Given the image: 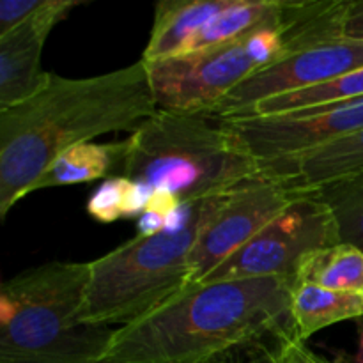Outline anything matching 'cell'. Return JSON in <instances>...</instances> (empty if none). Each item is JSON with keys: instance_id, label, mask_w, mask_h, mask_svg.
I'll use <instances>...</instances> for the list:
<instances>
[{"instance_id": "14", "label": "cell", "mask_w": 363, "mask_h": 363, "mask_svg": "<svg viewBox=\"0 0 363 363\" xmlns=\"http://www.w3.org/2000/svg\"><path fill=\"white\" fill-rule=\"evenodd\" d=\"M358 318H363V294L323 289L293 277L291 284L293 332L289 339L305 342L321 330Z\"/></svg>"}, {"instance_id": "21", "label": "cell", "mask_w": 363, "mask_h": 363, "mask_svg": "<svg viewBox=\"0 0 363 363\" xmlns=\"http://www.w3.org/2000/svg\"><path fill=\"white\" fill-rule=\"evenodd\" d=\"M48 0H2L0 2V35L30 20Z\"/></svg>"}, {"instance_id": "11", "label": "cell", "mask_w": 363, "mask_h": 363, "mask_svg": "<svg viewBox=\"0 0 363 363\" xmlns=\"http://www.w3.org/2000/svg\"><path fill=\"white\" fill-rule=\"evenodd\" d=\"M80 6L74 0H48L41 11L14 30L0 35V110L20 105L45 84L43 48L50 32Z\"/></svg>"}, {"instance_id": "15", "label": "cell", "mask_w": 363, "mask_h": 363, "mask_svg": "<svg viewBox=\"0 0 363 363\" xmlns=\"http://www.w3.org/2000/svg\"><path fill=\"white\" fill-rule=\"evenodd\" d=\"M130 142H89V144L74 145L59 156L48 169L45 170L34 191L46 188L73 186V184L92 183L103 177H113L116 172H123L126 165Z\"/></svg>"}, {"instance_id": "1", "label": "cell", "mask_w": 363, "mask_h": 363, "mask_svg": "<svg viewBox=\"0 0 363 363\" xmlns=\"http://www.w3.org/2000/svg\"><path fill=\"white\" fill-rule=\"evenodd\" d=\"M158 112L144 60L91 78L46 73L20 105L0 110V216L32 194L67 149L116 131L133 133Z\"/></svg>"}, {"instance_id": "23", "label": "cell", "mask_w": 363, "mask_h": 363, "mask_svg": "<svg viewBox=\"0 0 363 363\" xmlns=\"http://www.w3.org/2000/svg\"><path fill=\"white\" fill-rule=\"evenodd\" d=\"M340 34L347 39L363 41V0H346Z\"/></svg>"}, {"instance_id": "4", "label": "cell", "mask_w": 363, "mask_h": 363, "mask_svg": "<svg viewBox=\"0 0 363 363\" xmlns=\"http://www.w3.org/2000/svg\"><path fill=\"white\" fill-rule=\"evenodd\" d=\"M89 262L23 269L0 291V363H101L112 326L82 321Z\"/></svg>"}, {"instance_id": "25", "label": "cell", "mask_w": 363, "mask_h": 363, "mask_svg": "<svg viewBox=\"0 0 363 363\" xmlns=\"http://www.w3.org/2000/svg\"><path fill=\"white\" fill-rule=\"evenodd\" d=\"M354 363H363V325L358 328V353Z\"/></svg>"}, {"instance_id": "7", "label": "cell", "mask_w": 363, "mask_h": 363, "mask_svg": "<svg viewBox=\"0 0 363 363\" xmlns=\"http://www.w3.org/2000/svg\"><path fill=\"white\" fill-rule=\"evenodd\" d=\"M342 243L335 218L314 190L294 201L202 282L296 275L311 252Z\"/></svg>"}, {"instance_id": "18", "label": "cell", "mask_w": 363, "mask_h": 363, "mask_svg": "<svg viewBox=\"0 0 363 363\" xmlns=\"http://www.w3.org/2000/svg\"><path fill=\"white\" fill-rule=\"evenodd\" d=\"M354 98H363V67L342 74L335 80L325 82L321 85H314V87L301 89V91L259 101L238 117L282 116V113L301 112V110L318 108V106L330 105V103L346 101V99ZM238 117H233V119H238Z\"/></svg>"}, {"instance_id": "13", "label": "cell", "mask_w": 363, "mask_h": 363, "mask_svg": "<svg viewBox=\"0 0 363 363\" xmlns=\"http://www.w3.org/2000/svg\"><path fill=\"white\" fill-rule=\"evenodd\" d=\"M230 0H162L155 7V21L142 60H160L186 52L191 39L211 23Z\"/></svg>"}, {"instance_id": "9", "label": "cell", "mask_w": 363, "mask_h": 363, "mask_svg": "<svg viewBox=\"0 0 363 363\" xmlns=\"http://www.w3.org/2000/svg\"><path fill=\"white\" fill-rule=\"evenodd\" d=\"M360 67L363 41L332 35L303 43L238 85L211 113L218 119H233L255 103L321 85Z\"/></svg>"}, {"instance_id": "12", "label": "cell", "mask_w": 363, "mask_h": 363, "mask_svg": "<svg viewBox=\"0 0 363 363\" xmlns=\"http://www.w3.org/2000/svg\"><path fill=\"white\" fill-rule=\"evenodd\" d=\"M261 169L264 174L286 177L305 190H315L363 169V130L303 155L261 163Z\"/></svg>"}, {"instance_id": "22", "label": "cell", "mask_w": 363, "mask_h": 363, "mask_svg": "<svg viewBox=\"0 0 363 363\" xmlns=\"http://www.w3.org/2000/svg\"><path fill=\"white\" fill-rule=\"evenodd\" d=\"M277 354H279L280 363H332L312 351L305 342H298L293 339L279 340Z\"/></svg>"}, {"instance_id": "6", "label": "cell", "mask_w": 363, "mask_h": 363, "mask_svg": "<svg viewBox=\"0 0 363 363\" xmlns=\"http://www.w3.org/2000/svg\"><path fill=\"white\" fill-rule=\"evenodd\" d=\"M289 50L284 18L280 27L264 28L236 41L144 62L158 110L211 113L230 91L282 59Z\"/></svg>"}, {"instance_id": "20", "label": "cell", "mask_w": 363, "mask_h": 363, "mask_svg": "<svg viewBox=\"0 0 363 363\" xmlns=\"http://www.w3.org/2000/svg\"><path fill=\"white\" fill-rule=\"evenodd\" d=\"M131 191L133 181L124 176L108 177L92 191L85 209L96 222L101 223H113L121 218H128Z\"/></svg>"}, {"instance_id": "2", "label": "cell", "mask_w": 363, "mask_h": 363, "mask_svg": "<svg viewBox=\"0 0 363 363\" xmlns=\"http://www.w3.org/2000/svg\"><path fill=\"white\" fill-rule=\"evenodd\" d=\"M289 277L188 284L145 318L119 326L101 363H211L272 335L289 339Z\"/></svg>"}, {"instance_id": "3", "label": "cell", "mask_w": 363, "mask_h": 363, "mask_svg": "<svg viewBox=\"0 0 363 363\" xmlns=\"http://www.w3.org/2000/svg\"><path fill=\"white\" fill-rule=\"evenodd\" d=\"M123 176L179 206L225 195L261 176V163L209 112L158 110L128 137Z\"/></svg>"}, {"instance_id": "10", "label": "cell", "mask_w": 363, "mask_h": 363, "mask_svg": "<svg viewBox=\"0 0 363 363\" xmlns=\"http://www.w3.org/2000/svg\"><path fill=\"white\" fill-rule=\"evenodd\" d=\"M259 163L303 155L363 130V98L268 117L222 119Z\"/></svg>"}, {"instance_id": "8", "label": "cell", "mask_w": 363, "mask_h": 363, "mask_svg": "<svg viewBox=\"0 0 363 363\" xmlns=\"http://www.w3.org/2000/svg\"><path fill=\"white\" fill-rule=\"evenodd\" d=\"M307 191L293 181L264 174L233 190L218 215L202 230L190 254V284L202 282L259 230Z\"/></svg>"}, {"instance_id": "24", "label": "cell", "mask_w": 363, "mask_h": 363, "mask_svg": "<svg viewBox=\"0 0 363 363\" xmlns=\"http://www.w3.org/2000/svg\"><path fill=\"white\" fill-rule=\"evenodd\" d=\"M234 363H280V362H279V354H277V350L275 351L261 350L257 354H254V357L247 358V360L234 362Z\"/></svg>"}, {"instance_id": "16", "label": "cell", "mask_w": 363, "mask_h": 363, "mask_svg": "<svg viewBox=\"0 0 363 363\" xmlns=\"http://www.w3.org/2000/svg\"><path fill=\"white\" fill-rule=\"evenodd\" d=\"M286 7L287 2L284 0H230L211 23L191 39L184 53L236 41L264 28L280 27L286 18Z\"/></svg>"}, {"instance_id": "17", "label": "cell", "mask_w": 363, "mask_h": 363, "mask_svg": "<svg viewBox=\"0 0 363 363\" xmlns=\"http://www.w3.org/2000/svg\"><path fill=\"white\" fill-rule=\"evenodd\" d=\"M294 279L330 291L363 294V252L347 243L311 252Z\"/></svg>"}, {"instance_id": "19", "label": "cell", "mask_w": 363, "mask_h": 363, "mask_svg": "<svg viewBox=\"0 0 363 363\" xmlns=\"http://www.w3.org/2000/svg\"><path fill=\"white\" fill-rule=\"evenodd\" d=\"M335 218L342 243L363 252V169L315 188Z\"/></svg>"}, {"instance_id": "5", "label": "cell", "mask_w": 363, "mask_h": 363, "mask_svg": "<svg viewBox=\"0 0 363 363\" xmlns=\"http://www.w3.org/2000/svg\"><path fill=\"white\" fill-rule=\"evenodd\" d=\"M229 194L194 202L188 218L176 229L137 236L89 262L82 321L126 326L181 293L190 284L191 250Z\"/></svg>"}]
</instances>
